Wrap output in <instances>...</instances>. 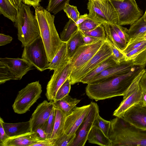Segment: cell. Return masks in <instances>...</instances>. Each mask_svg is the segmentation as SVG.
I'll list each match as a JSON object with an SVG mask.
<instances>
[{
    "label": "cell",
    "instance_id": "obj_1",
    "mask_svg": "<svg viewBox=\"0 0 146 146\" xmlns=\"http://www.w3.org/2000/svg\"><path fill=\"white\" fill-rule=\"evenodd\" d=\"M144 68L134 66L128 72L99 82L88 84L87 95L96 101L123 96L139 73Z\"/></svg>",
    "mask_w": 146,
    "mask_h": 146
},
{
    "label": "cell",
    "instance_id": "obj_2",
    "mask_svg": "<svg viewBox=\"0 0 146 146\" xmlns=\"http://www.w3.org/2000/svg\"><path fill=\"white\" fill-rule=\"evenodd\" d=\"M108 137L112 146H146V130L137 128L123 117L110 121Z\"/></svg>",
    "mask_w": 146,
    "mask_h": 146
},
{
    "label": "cell",
    "instance_id": "obj_3",
    "mask_svg": "<svg viewBox=\"0 0 146 146\" xmlns=\"http://www.w3.org/2000/svg\"><path fill=\"white\" fill-rule=\"evenodd\" d=\"M35 16L38 23L41 36L50 62L63 42L55 26L54 16L39 5L35 8Z\"/></svg>",
    "mask_w": 146,
    "mask_h": 146
},
{
    "label": "cell",
    "instance_id": "obj_4",
    "mask_svg": "<svg viewBox=\"0 0 146 146\" xmlns=\"http://www.w3.org/2000/svg\"><path fill=\"white\" fill-rule=\"evenodd\" d=\"M15 26L18 30V38L22 46L28 45L41 36L38 23L29 6L22 3L18 11Z\"/></svg>",
    "mask_w": 146,
    "mask_h": 146
},
{
    "label": "cell",
    "instance_id": "obj_5",
    "mask_svg": "<svg viewBox=\"0 0 146 146\" xmlns=\"http://www.w3.org/2000/svg\"><path fill=\"white\" fill-rule=\"evenodd\" d=\"M33 66L23 58H0V84L11 80H20Z\"/></svg>",
    "mask_w": 146,
    "mask_h": 146
},
{
    "label": "cell",
    "instance_id": "obj_6",
    "mask_svg": "<svg viewBox=\"0 0 146 146\" xmlns=\"http://www.w3.org/2000/svg\"><path fill=\"white\" fill-rule=\"evenodd\" d=\"M87 9L88 18L102 25L105 23L118 24V19L116 10L111 1L98 0L89 1Z\"/></svg>",
    "mask_w": 146,
    "mask_h": 146
},
{
    "label": "cell",
    "instance_id": "obj_7",
    "mask_svg": "<svg viewBox=\"0 0 146 146\" xmlns=\"http://www.w3.org/2000/svg\"><path fill=\"white\" fill-rule=\"evenodd\" d=\"M42 92V87L39 81L28 84L18 92L12 106L14 112L22 114L29 111L40 97Z\"/></svg>",
    "mask_w": 146,
    "mask_h": 146
},
{
    "label": "cell",
    "instance_id": "obj_8",
    "mask_svg": "<svg viewBox=\"0 0 146 146\" xmlns=\"http://www.w3.org/2000/svg\"><path fill=\"white\" fill-rule=\"evenodd\" d=\"M21 58L40 71L46 70L49 62L41 36L24 47Z\"/></svg>",
    "mask_w": 146,
    "mask_h": 146
},
{
    "label": "cell",
    "instance_id": "obj_9",
    "mask_svg": "<svg viewBox=\"0 0 146 146\" xmlns=\"http://www.w3.org/2000/svg\"><path fill=\"white\" fill-rule=\"evenodd\" d=\"M111 1L117 12L119 25H131L142 15L143 11L138 7L135 0Z\"/></svg>",
    "mask_w": 146,
    "mask_h": 146
},
{
    "label": "cell",
    "instance_id": "obj_10",
    "mask_svg": "<svg viewBox=\"0 0 146 146\" xmlns=\"http://www.w3.org/2000/svg\"><path fill=\"white\" fill-rule=\"evenodd\" d=\"M146 70L143 69L138 74L123 96V99L113 115L116 117H123L125 112L132 106L138 104L140 101L142 90L140 80Z\"/></svg>",
    "mask_w": 146,
    "mask_h": 146
},
{
    "label": "cell",
    "instance_id": "obj_11",
    "mask_svg": "<svg viewBox=\"0 0 146 146\" xmlns=\"http://www.w3.org/2000/svg\"><path fill=\"white\" fill-rule=\"evenodd\" d=\"M113 54L110 46L105 40L93 57L82 68L70 79L71 85L80 82L81 80L97 66Z\"/></svg>",
    "mask_w": 146,
    "mask_h": 146
},
{
    "label": "cell",
    "instance_id": "obj_12",
    "mask_svg": "<svg viewBox=\"0 0 146 146\" xmlns=\"http://www.w3.org/2000/svg\"><path fill=\"white\" fill-rule=\"evenodd\" d=\"M105 40L100 39L96 42L89 44H84L78 48L70 60L72 66L70 77L77 72L88 62L98 51Z\"/></svg>",
    "mask_w": 146,
    "mask_h": 146
},
{
    "label": "cell",
    "instance_id": "obj_13",
    "mask_svg": "<svg viewBox=\"0 0 146 146\" xmlns=\"http://www.w3.org/2000/svg\"><path fill=\"white\" fill-rule=\"evenodd\" d=\"M72 69V64L70 61L68 63L61 65L54 70L46 86L45 95L48 101H54L58 90L70 77Z\"/></svg>",
    "mask_w": 146,
    "mask_h": 146
},
{
    "label": "cell",
    "instance_id": "obj_14",
    "mask_svg": "<svg viewBox=\"0 0 146 146\" xmlns=\"http://www.w3.org/2000/svg\"><path fill=\"white\" fill-rule=\"evenodd\" d=\"M89 110L76 132V137L72 146H84L88 140L89 133L97 116L99 109L97 104L91 102Z\"/></svg>",
    "mask_w": 146,
    "mask_h": 146
},
{
    "label": "cell",
    "instance_id": "obj_15",
    "mask_svg": "<svg viewBox=\"0 0 146 146\" xmlns=\"http://www.w3.org/2000/svg\"><path fill=\"white\" fill-rule=\"evenodd\" d=\"M54 104V102H48L45 100L38 106L29 120L31 132H34L39 127H42L45 129Z\"/></svg>",
    "mask_w": 146,
    "mask_h": 146
},
{
    "label": "cell",
    "instance_id": "obj_16",
    "mask_svg": "<svg viewBox=\"0 0 146 146\" xmlns=\"http://www.w3.org/2000/svg\"><path fill=\"white\" fill-rule=\"evenodd\" d=\"M90 105V104L80 107H76L71 114L66 116L64 126V133L70 135L76 133L86 117Z\"/></svg>",
    "mask_w": 146,
    "mask_h": 146
},
{
    "label": "cell",
    "instance_id": "obj_17",
    "mask_svg": "<svg viewBox=\"0 0 146 146\" xmlns=\"http://www.w3.org/2000/svg\"><path fill=\"white\" fill-rule=\"evenodd\" d=\"M123 117L129 123L138 128L146 130V107L134 105L125 112Z\"/></svg>",
    "mask_w": 146,
    "mask_h": 146
},
{
    "label": "cell",
    "instance_id": "obj_18",
    "mask_svg": "<svg viewBox=\"0 0 146 146\" xmlns=\"http://www.w3.org/2000/svg\"><path fill=\"white\" fill-rule=\"evenodd\" d=\"M134 66L131 61H125L106 69L95 76L87 84L97 83L125 74L129 72Z\"/></svg>",
    "mask_w": 146,
    "mask_h": 146
},
{
    "label": "cell",
    "instance_id": "obj_19",
    "mask_svg": "<svg viewBox=\"0 0 146 146\" xmlns=\"http://www.w3.org/2000/svg\"><path fill=\"white\" fill-rule=\"evenodd\" d=\"M0 121L2 122L5 133L9 138L31 132L30 120L17 123H7L4 122L0 117Z\"/></svg>",
    "mask_w": 146,
    "mask_h": 146
},
{
    "label": "cell",
    "instance_id": "obj_20",
    "mask_svg": "<svg viewBox=\"0 0 146 146\" xmlns=\"http://www.w3.org/2000/svg\"><path fill=\"white\" fill-rule=\"evenodd\" d=\"M39 141L35 133L31 132L9 137L2 146H32Z\"/></svg>",
    "mask_w": 146,
    "mask_h": 146
},
{
    "label": "cell",
    "instance_id": "obj_21",
    "mask_svg": "<svg viewBox=\"0 0 146 146\" xmlns=\"http://www.w3.org/2000/svg\"><path fill=\"white\" fill-rule=\"evenodd\" d=\"M125 54V61H131L134 66L145 68L146 66V42Z\"/></svg>",
    "mask_w": 146,
    "mask_h": 146
},
{
    "label": "cell",
    "instance_id": "obj_22",
    "mask_svg": "<svg viewBox=\"0 0 146 146\" xmlns=\"http://www.w3.org/2000/svg\"><path fill=\"white\" fill-rule=\"evenodd\" d=\"M119 64L113 54L94 68L82 78L80 82L88 84L95 76L106 69Z\"/></svg>",
    "mask_w": 146,
    "mask_h": 146
},
{
    "label": "cell",
    "instance_id": "obj_23",
    "mask_svg": "<svg viewBox=\"0 0 146 146\" xmlns=\"http://www.w3.org/2000/svg\"><path fill=\"white\" fill-rule=\"evenodd\" d=\"M90 143L102 146H112V142L108 137L97 127L94 125L90 131L88 137Z\"/></svg>",
    "mask_w": 146,
    "mask_h": 146
},
{
    "label": "cell",
    "instance_id": "obj_24",
    "mask_svg": "<svg viewBox=\"0 0 146 146\" xmlns=\"http://www.w3.org/2000/svg\"><path fill=\"white\" fill-rule=\"evenodd\" d=\"M67 43L62 42L56 55L49 62L46 69L55 70L59 66L68 63L70 60L67 57Z\"/></svg>",
    "mask_w": 146,
    "mask_h": 146
},
{
    "label": "cell",
    "instance_id": "obj_25",
    "mask_svg": "<svg viewBox=\"0 0 146 146\" xmlns=\"http://www.w3.org/2000/svg\"><path fill=\"white\" fill-rule=\"evenodd\" d=\"M80 100L72 98L69 95L54 102L55 107L60 110L67 116L71 114Z\"/></svg>",
    "mask_w": 146,
    "mask_h": 146
},
{
    "label": "cell",
    "instance_id": "obj_26",
    "mask_svg": "<svg viewBox=\"0 0 146 146\" xmlns=\"http://www.w3.org/2000/svg\"><path fill=\"white\" fill-rule=\"evenodd\" d=\"M54 107L55 111V120L52 133L50 139L53 143L56 139L64 133V126L66 117L60 110L54 106Z\"/></svg>",
    "mask_w": 146,
    "mask_h": 146
},
{
    "label": "cell",
    "instance_id": "obj_27",
    "mask_svg": "<svg viewBox=\"0 0 146 146\" xmlns=\"http://www.w3.org/2000/svg\"><path fill=\"white\" fill-rule=\"evenodd\" d=\"M66 43L67 57L70 60L78 48L84 44L82 31L79 30L75 33Z\"/></svg>",
    "mask_w": 146,
    "mask_h": 146
},
{
    "label": "cell",
    "instance_id": "obj_28",
    "mask_svg": "<svg viewBox=\"0 0 146 146\" xmlns=\"http://www.w3.org/2000/svg\"><path fill=\"white\" fill-rule=\"evenodd\" d=\"M128 33L130 38L129 42L146 34V22L143 16L131 25Z\"/></svg>",
    "mask_w": 146,
    "mask_h": 146
},
{
    "label": "cell",
    "instance_id": "obj_29",
    "mask_svg": "<svg viewBox=\"0 0 146 146\" xmlns=\"http://www.w3.org/2000/svg\"><path fill=\"white\" fill-rule=\"evenodd\" d=\"M103 25L106 32V38L122 51L125 48L127 44L124 43L119 37L110 24L105 23Z\"/></svg>",
    "mask_w": 146,
    "mask_h": 146
},
{
    "label": "cell",
    "instance_id": "obj_30",
    "mask_svg": "<svg viewBox=\"0 0 146 146\" xmlns=\"http://www.w3.org/2000/svg\"><path fill=\"white\" fill-rule=\"evenodd\" d=\"M18 11L9 0H0V13L15 23L17 19Z\"/></svg>",
    "mask_w": 146,
    "mask_h": 146
},
{
    "label": "cell",
    "instance_id": "obj_31",
    "mask_svg": "<svg viewBox=\"0 0 146 146\" xmlns=\"http://www.w3.org/2000/svg\"><path fill=\"white\" fill-rule=\"evenodd\" d=\"M79 30L78 26L71 19L66 23L60 34V38L63 42H66L72 36Z\"/></svg>",
    "mask_w": 146,
    "mask_h": 146
},
{
    "label": "cell",
    "instance_id": "obj_32",
    "mask_svg": "<svg viewBox=\"0 0 146 146\" xmlns=\"http://www.w3.org/2000/svg\"><path fill=\"white\" fill-rule=\"evenodd\" d=\"M70 0H49L46 9L54 14L63 10L66 4Z\"/></svg>",
    "mask_w": 146,
    "mask_h": 146
},
{
    "label": "cell",
    "instance_id": "obj_33",
    "mask_svg": "<svg viewBox=\"0 0 146 146\" xmlns=\"http://www.w3.org/2000/svg\"><path fill=\"white\" fill-rule=\"evenodd\" d=\"M76 137V133L70 135L64 133L54 142L52 146H72Z\"/></svg>",
    "mask_w": 146,
    "mask_h": 146
},
{
    "label": "cell",
    "instance_id": "obj_34",
    "mask_svg": "<svg viewBox=\"0 0 146 146\" xmlns=\"http://www.w3.org/2000/svg\"><path fill=\"white\" fill-rule=\"evenodd\" d=\"M71 85L69 77L58 90L54 102L60 100L68 95L70 90Z\"/></svg>",
    "mask_w": 146,
    "mask_h": 146
},
{
    "label": "cell",
    "instance_id": "obj_35",
    "mask_svg": "<svg viewBox=\"0 0 146 146\" xmlns=\"http://www.w3.org/2000/svg\"><path fill=\"white\" fill-rule=\"evenodd\" d=\"M81 31L84 35L98 38L104 40L106 39V32L102 24L98 26L92 30Z\"/></svg>",
    "mask_w": 146,
    "mask_h": 146
},
{
    "label": "cell",
    "instance_id": "obj_36",
    "mask_svg": "<svg viewBox=\"0 0 146 146\" xmlns=\"http://www.w3.org/2000/svg\"><path fill=\"white\" fill-rule=\"evenodd\" d=\"M110 125V121H108L104 119L99 114L95 122L94 125L98 127L106 136L108 137Z\"/></svg>",
    "mask_w": 146,
    "mask_h": 146
},
{
    "label": "cell",
    "instance_id": "obj_37",
    "mask_svg": "<svg viewBox=\"0 0 146 146\" xmlns=\"http://www.w3.org/2000/svg\"><path fill=\"white\" fill-rule=\"evenodd\" d=\"M113 28L124 43L127 44L130 38L128 33V29L117 24H110Z\"/></svg>",
    "mask_w": 146,
    "mask_h": 146
},
{
    "label": "cell",
    "instance_id": "obj_38",
    "mask_svg": "<svg viewBox=\"0 0 146 146\" xmlns=\"http://www.w3.org/2000/svg\"><path fill=\"white\" fill-rule=\"evenodd\" d=\"M68 17L76 22L79 18L80 13L76 6L70 5L69 3L66 4L63 9Z\"/></svg>",
    "mask_w": 146,
    "mask_h": 146
},
{
    "label": "cell",
    "instance_id": "obj_39",
    "mask_svg": "<svg viewBox=\"0 0 146 146\" xmlns=\"http://www.w3.org/2000/svg\"><path fill=\"white\" fill-rule=\"evenodd\" d=\"M106 40L108 43L112 52L113 55L118 64L125 61V54L117 48L106 38Z\"/></svg>",
    "mask_w": 146,
    "mask_h": 146
},
{
    "label": "cell",
    "instance_id": "obj_40",
    "mask_svg": "<svg viewBox=\"0 0 146 146\" xmlns=\"http://www.w3.org/2000/svg\"><path fill=\"white\" fill-rule=\"evenodd\" d=\"M55 115L54 106L46 124L45 131L47 138L49 139L52 134L54 124Z\"/></svg>",
    "mask_w": 146,
    "mask_h": 146
},
{
    "label": "cell",
    "instance_id": "obj_41",
    "mask_svg": "<svg viewBox=\"0 0 146 146\" xmlns=\"http://www.w3.org/2000/svg\"><path fill=\"white\" fill-rule=\"evenodd\" d=\"M102 24L94 20L88 18L78 26L79 29L81 31H89Z\"/></svg>",
    "mask_w": 146,
    "mask_h": 146
},
{
    "label": "cell",
    "instance_id": "obj_42",
    "mask_svg": "<svg viewBox=\"0 0 146 146\" xmlns=\"http://www.w3.org/2000/svg\"><path fill=\"white\" fill-rule=\"evenodd\" d=\"M146 42V40H143L135 42L128 43L127 44L126 47L122 52L125 54Z\"/></svg>",
    "mask_w": 146,
    "mask_h": 146
},
{
    "label": "cell",
    "instance_id": "obj_43",
    "mask_svg": "<svg viewBox=\"0 0 146 146\" xmlns=\"http://www.w3.org/2000/svg\"><path fill=\"white\" fill-rule=\"evenodd\" d=\"M34 132L40 141L45 140L47 139L44 128L41 127H39Z\"/></svg>",
    "mask_w": 146,
    "mask_h": 146
},
{
    "label": "cell",
    "instance_id": "obj_44",
    "mask_svg": "<svg viewBox=\"0 0 146 146\" xmlns=\"http://www.w3.org/2000/svg\"><path fill=\"white\" fill-rule=\"evenodd\" d=\"M9 138L5 132L1 122L0 121V146H2Z\"/></svg>",
    "mask_w": 146,
    "mask_h": 146
},
{
    "label": "cell",
    "instance_id": "obj_45",
    "mask_svg": "<svg viewBox=\"0 0 146 146\" xmlns=\"http://www.w3.org/2000/svg\"><path fill=\"white\" fill-rule=\"evenodd\" d=\"M12 38L10 36L0 33V46H4L10 43L12 41Z\"/></svg>",
    "mask_w": 146,
    "mask_h": 146
},
{
    "label": "cell",
    "instance_id": "obj_46",
    "mask_svg": "<svg viewBox=\"0 0 146 146\" xmlns=\"http://www.w3.org/2000/svg\"><path fill=\"white\" fill-rule=\"evenodd\" d=\"M83 38L84 44H92L100 40L101 39L98 38L84 35L83 34Z\"/></svg>",
    "mask_w": 146,
    "mask_h": 146
},
{
    "label": "cell",
    "instance_id": "obj_47",
    "mask_svg": "<svg viewBox=\"0 0 146 146\" xmlns=\"http://www.w3.org/2000/svg\"><path fill=\"white\" fill-rule=\"evenodd\" d=\"M53 143L49 139H46L38 141L32 146H52Z\"/></svg>",
    "mask_w": 146,
    "mask_h": 146
},
{
    "label": "cell",
    "instance_id": "obj_48",
    "mask_svg": "<svg viewBox=\"0 0 146 146\" xmlns=\"http://www.w3.org/2000/svg\"><path fill=\"white\" fill-rule=\"evenodd\" d=\"M41 0H23V3L29 6H32L35 8L40 5V3Z\"/></svg>",
    "mask_w": 146,
    "mask_h": 146
},
{
    "label": "cell",
    "instance_id": "obj_49",
    "mask_svg": "<svg viewBox=\"0 0 146 146\" xmlns=\"http://www.w3.org/2000/svg\"><path fill=\"white\" fill-rule=\"evenodd\" d=\"M139 84L142 90L146 91V70L140 80Z\"/></svg>",
    "mask_w": 146,
    "mask_h": 146
},
{
    "label": "cell",
    "instance_id": "obj_50",
    "mask_svg": "<svg viewBox=\"0 0 146 146\" xmlns=\"http://www.w3.org/2000/svg\"><path fill=\"white\" fill-rule=\"evenodd\" d=\"M138 104L146 107V91H142L141 100Z\"/></svg>",
    "mask_w": 146,
    "mask_h": 146
},
{
    "label": "cell",
    "instance_id": "obj_51",
    "mask_svg": "<svg viewBox=\"0 0 146 146\" xmlns=\"http://www.w3.org/2000/svg\"><path fill=\"white\" fill-rule=\"evenodd\" d=\"M11 3L18 11L22 3L23 0H9Z\"/></svg>",
    "mask_w": 146,
    "mask_h": 146
},
{
    "label": "cell",
    "instance_id": "obj_52",
    "mask_svg": "<svg viewBox=\"0 0 146 146\" xmlns=\"http://www.w3.org/2000/svg\"><path fill=\"white\" fill-rule=\"evenodd\" d=\"M88 14L87 13L79 16L78 19L76 22V24L78 26L85 20L88 18Z\"/></svg>",
    "mask_w": 146,
    "mask_h": 146
},
{
    "label": "cell",
    "instance_id": "obj_53",
    "mask_svg": "<svg viewBox=\"0 0 146 146\" xmlns=\"http://www.w3.org/2000/svg\"><path fill=\"white\" fill-rule=\"evenodd\" d=\"M143 40H146V34L142 36L136 38L131 42H129V43L141 41Z\"/></svg>",
    "mask_w": 146,
    "mask_h": 146
},
{
    "label": "cell",
    "instance_id": "obj_54",
    "mask_svg": "<svg viewBox=\"0 0 146 146\" xmlns=\"http://www.w3.org/2000/svg\"><path fill=\"white\" fill-rule=\"evenodd\" d=\"M145 21L146 22V10L144 15L143 16Z\"/></svg>",
    "mask_w": 146,
    "mask_h": 146
},
{
    "label": "cell",
    "instance_id": "obj_55",
    "mask_svg": "<svg viewBox=\"0 0 146 146\" xmlns=\"http://www.w3.org/2000/svg\"><path fill=\"white\" fill-rule=\"evenodd\" d=\"M103 1H106V0H109V1H113V0H118V1H122V0H102Z\"/></svg>",
    "mask_w": 146,
    "mask_h": 146
},
{
    "label": "cell",
    "instance_id": "obj_56",
    "mask_svg": "<svg viewBox=\"0 0 146 146\" xmlns=\"http://www.w3.org/2000/svg\"><path fill=\"white\" fill-rule=\"evenodd\" d=\"M99 1H101V2H102V1H103L102 0H98Z\"/></svg>",
    "mask_w": 146,
    "mask_h": 146
},
{
    "label": "cell",
    "instance_id": "obj_57",
    "mask_svg": "<svg viewBox=\"0 0 146 146\" xmlns=\"http://www.w3.org/2000/svg\"><path fill=\"white\" fill-rule=\"evenodd\" d=\"M95 0H88L89 1H93Z\"/></svg>",
    "mask_w": 146,
    "mask_h": 146
}]
</instances>
